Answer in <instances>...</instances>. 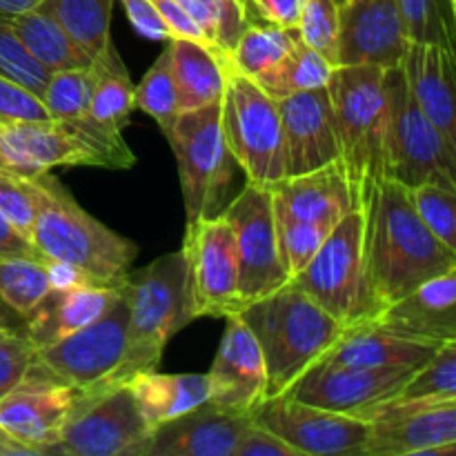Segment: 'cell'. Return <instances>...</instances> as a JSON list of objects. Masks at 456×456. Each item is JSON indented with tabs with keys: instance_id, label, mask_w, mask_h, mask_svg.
<instances>
[{
	"instance_id": "cell-44",
	"label": "cell",
	"mask_w": 456,
	"mask_h": 456,
	"mask_svg": "<svg viewBox=\"0 0 456 456\" xmlns=\"http://www.w3.org/2000/svg\"><path fill=\"white\" fill-rule=\"evenodd\" d=\"M38 205L40 194L34 178L18 176L0 167V214L27 239L38 214Z\"/></svg>"
},
{
	"instance_id": "cell-11",
	"label": "cell",
	"mask_w": 456,
	"mask_h": 456,
	"mask_svg": "<svg viewBox=\"0 0 456 456\" xmlns=\"http://www.w3.org/2000/svg\"><path fill=\"white\" fill-rule=\"evenodd\" d=\"M125 285V283H123ZM127 350V298L118 301L85 328L36 350L29 374L74 387L96 390L114 383Z\"/></svg>"
},
{
	"instance_id": "cell-30",
	"label": "cell",
	"mask_w": 456,
	"mask_h": 456,
	"mask_svg": "<svg viewBox=\"0 0 456 456\" xmlns=\"http://www.w3.org/2000/svg\"><path fill=\"white\" fill-rule=\"evenodd\" d=\"M92 101H89V120L102 132L123 136L129 125L134 105V83L116 49L114 40L105 45L92 58Z\"/></svg>"
},
{
	"instance_id": "cell-1",
	"label": "cell",
	"mask_w": 456,
	"mask_h": 456,
	"mask_svg": "<svg viewBox=\"0 0 456 456\" xmlns=\"http://www.w3.org/2000/svg\"><path fill=\"white\" fill-rule=\"evenodd\" d=\"M359 205L363 209L365 270L377 316L426 281L456 270V252L419 218L408 187L381 178L361 196Z\"/></svg>"
},
{
	"instance_id": "cell-42",
	"label": "cell",
	"mask_w": 456,
	"mask_h": 456,
	"mask_svg": "<svg viewBox=\"0 0 456 456\" xmlns=\"http://www.w3.org/2000/svg\"><path fill=\"white\" fill-rule=\"evenodd\" d=\"M410 200L417 209L419 218L426 223L428 230L456 252V190L439 185V183H423L408 187Z\"/></svg>"
},
{
	"instance_id": "cell-12",
	"label": "cell",
	"mask_w": 456,
	"mask_h": 456,
	"mask_svg": "<svg viewBox=\"0 0 456 456\" xmlns=\"http://www.w3.org/2000/svg\"><path fill=\"white\" fill-rule=\"evenodd\" d=\"M136 159L116 154L101 145L74 125L61 120H34V123L0 125V167L18 176L34 178L53 167L129 169Z\"/></svg>"
},
{
	"instance_id": "cell-31",
	"label": "cell",
	"mask_w": 456,
	"mask_h": 456,
	"mask_svg": "<svg viewBox=\"0 0 456 456\" xmlns=\"http://www.w3.org/2000/svg\"><path fill=\"white\" fill-rule=\"evenodd\" d=\"M4 18L13 34L45 69H74V67H89L92 62V58L67 36V31L40 7Z\"/></svg>"
},
{
	"instance_id": "cell-5",
	"label": "cell",
	"mask_w": 456,
	"mask_h": 456,
	"mask_svg": "<svg viewBox=\"0 0 456 456\" xmlns=\"http://www.w3.org/2000/svg\"><path fill=\"white\" fill-rule=\"evenodd\" d=\"M387 69L372 65H337L328 80L338 160L356 200L386 178Z\"/></svg>"
},
{
	"instance_id": "cell-2",
	"label": "cell",
	"mask_w": 456,
	"mask_h": 456,
	"mask_svg": "<svg viewBox=\"0 0 456 456\" xmlns=\"http://www.w3.org/2000/svg\"><path fill=\"white\" fill-rule=\"evenodd\" d=\"M40 194L29 243L45 261L67 263L94 285L120 288L132 272L138 248L85 212L53 174L34 176Z\"/></svg>"
},
{
	"instance_id": "cell-47",
	"label": "cell",
	"mask_w": 456,
	"mask_h": 456,
	"mask_svg": "<svg viewBox=\"0 0 456 456\" xmlns=\"http://www.w3.org/2000/svg\"><path fill=\"white\" fill-rule=\"evenodd\" d=\"M234 456H298V452L274 432L252 421L240 435Z\"/></svg>"
},
{
	"instance_id": "cell-52",
	"label": "cell",
	"mask_w": 456,
	"mask_h": 456,
	"mask_svg": "<svg viewBox=\"0 0 456 456\" xmlns=\"http://www.w3.org/2000/svg\"><path fill=\"white\" fill-rule=\"evenodd\" d=\"M0 456H36L34 450H29L27 445L18 444L16 439L7 435V432L0 428Z\"/></svg>"
},
{
	"instance_id": "cell-54",
	"label": "cell",
	"mask_w": 456,
	"mask_h": 456,
	"mask_svg": "<svg viewBox=\"0 0 456 456\" xmlns=\"http://www.w3.org/2000/svg\"><path fill=\"white\" fill-rule=\"evenodd\" d=\"M7 332H13V330H7V328H4V325H0V337H4V334H7Z\"/></svg>"
},
{
	"instance_id": "cell-26",
	"label": "cell",
	"mask_w": 456,
	"mask_h": 456,
	"mask_svg": "<svg viewBox=\"0 0 456 456\" xmlns=\"http://www.w3.org/2000/svg\"><path fill=\"white\" fill-rule=\"evenodd\" d=\"M439 347L401 337L372 321H365L343 328L341 337L316 363L361 365V368H421Z\"/></svg>"
},
{
	"instance_id": "cell-8",
	"label": "cell",
	"mask_w": 456,
	"mask_h": 456,
	"mask_svg": "<svg viewBox=\"0 0 456 456\" xmlns=\"http://www.w3.org/2000/svg\"><path fill=\"white\" fill-rule=\"evenodd\" d=\"M176 156L185 221L216 216L239 167L221 129V102L181 111L167 136Z\"/></svg>"
},
{
	"instance_id": "cell-33",
	"label": "cell",
	"mask_w": 456,
	"mask_h": 456,
	"mask_svg": "<svg viewBox=\"0 0 456 456\" xmlns=\"http://www.w3.org/2000/svg\"><path fill=\"white\" fill-rule=\"evenodd\" d=\"M38 7L47 12L89 58L111 40L114 0H43Z\"/></svg>"
},
{
	"instance_id": "cell-10",
	"label": "cell",
	"mask_w": 456,
	"mask_h": 456,
	"mask_svg": "<svg viewBox=\"0 0 456 456\" xmlns=\"http://www.w3.org/2000/svg\"><path fill=\"white\" fill-rule=\"evenodd\" d=\"M151 426L129 383L78 392L61 441L45 456H142Z\"/></svg>"
},
{
	"instance_id": "cell-16",
	"label": "cell",
	"mask_w": 456,
	"mask_h": 456,
	"mask_svg": "<svg viewBox=\"0 0 456 456\" xmlns=\"http://www.w3.org/2000/svg\"><path fill=\"white\" fill-rule=\"evenodd\" d=\"M417 368H361L314 363L285 395L316 408L368 419L403 387Z\"/></svg>"
},
{
	"instance_id": "cell-46",
	"label": "cell",
	"mask_w": 456,
	"mask_h": 456,
	"mask_svg": "<svg viewBox=\"0 0 456 456\" xmlns=\"http://www.w3.org/2000/svg\"><path fill=\"white\" fill-rule=\"evenodd\" d=\"M47 107L43 98L36 96L29 89L20 87L13 80L0 76V125L9 123H34V120H49Z\"/></svg>"
},
{
	"instance_id": "cell-18",
	"label": "cell",
	"mask_w": 456,
	"mask_h": 456,
	"mask_svg": "<svg viewBox=\"0 0 456 456\" xmlns=\"http://www.w3.org/2000/svg\"><path fill=\"white\" fill-rule=\"evenodd\" d=\"M225 332L209 368V403L234 414L254 417L267 399V372L256 337L243 319L225 316Z\"/></svg>"
},
{
	"instance_id": "cell-4",
	"label": "cell",
	"mask_w": 456,
	"mask_h": 456,
	"mask_svg": "<svg viewBox=\"0 0 456 456\" xmlns=\"http://www.w3.org/2000/svg\"><path fill=\"white\" fill-rule=\"evenodd\" d=\"M127 298V350L114 383L159 368L167 343L194 321L183 252L165 254L123 285Z\"/></svg>"
},
{
	"instance_id": "cell-39",
	"label": "cell",
	"mask_w": 456,
	"mask_h": 456,
	"mask_svg": "<svg viewBox=\"0 0 456 456\" xmlns=\"http://www.w3.org/2000/svg\"><path fill=\"white\" fill-rule=\"evenodd\" d=\"M410 43H436L454 49L456 0H396Z\"/></svg>"
},
{
	"instance_id": "cell-25",
	"label": "cell",
	"mask_w": 456,
	"mask_h": 456,
	"mask_svg": "<svg viewBox=\"0 0 456 456\" xmlns=\"http://www.w3.org/2000/svg\"><path fill=\"white\" fill-rule=\"evenodd\" d=\"M401 67L417 105L456 147V52L436 43H410Z\"/></svg>"
},
{
	"instance_id": "cell-50",
	"label": "cell",
	"mask_w": 456,
	"mask_h": 456,
	"mask_svg": "<svg viewBox=\"0 0 456 456\" xmlns=\"http://www.w3.org/2000/svg\"><path fill=\"white\" fill-rule=\"evenodd\" d=\"M7 256H31V258H43L34 249L27 236H22L7 218L0 214V258Z\"/></svg>"
},
{
	"instance_id": "cell-43",
	"label": "cell",
	"mask_w": 456,
	"mask_h": 456,
	"mask_svg": "<svg viewBox=\"0 0 456 456\" xmlns=\"http://www.w3.org/2000/svg\"><path fill=\"white\" fill-rule=\"evenodd\" d=\"M52 71L45 69L29 53V49L20 43L7 18L0 16V76L13 80L20 87L29 89L36 96L43 98L45 87Z\"/></svg>"
},
{
	"instance_id": "cell-34",
	"label": "cell",
	"mask_w": 456,
	"mask_h": 456,
	"mask_svg": "<svg viewBox=\"0 0 456 456\" xmlns=\"http://www.w3.org/2000/svg\"><path fill=\"white\" fill-rule=\"evenodd\" d=\"M52 292L47 261L31 256L0 258V303L22 321L29 319L36 307ZM25 330V328H22Z\"/></svg>"
},
{
	"instance_id": "cell-27",
	"label": "cell",
	"mask_w": 456,
	"mask_h": 456,
	"mask_svg": "<svg viewBox=\"0 0 456 456\" xmlns=\"http://www.w3.org/2000/svg\"><path fill=\"white\" fill-rule=\"evenodd\" d=\"M123 294L120 288L107 285H76L67 289H52L34 314L25 321V334L36 350L85 328L105 314Z\"/></svg>"
},
{
	"instance_id": "cell-28",
	"label": "cell",
	"mask_w": 456,
	"mask_h": 456,
	"mask_svg": "<svg viewBox=\"0 0 456 456\" xmlns=\"http://www.w3.org/2000/svg\"><path fill=\"white\" fill-rule=\"evenodd\" d=\"M134 396L151 430L209 401L208 374H163L145 370L129 379Z\"/></svg>"
},
{
	"instance_id": "cell-13",
	"label": "cell",
	"mask_w": 456,
	"mask_h": 456,
	"mask_svg": "<svg viewBox=\"0 0 456 456\" xmlns=\"http://www.w3.org/2000/svg\"><path fill=\"white\" fill-rule=\"evenodd\" d=\"M221 214L234 236L240 307L283 288L289 276L281 258L270 187L245 183Z\"/></svg>"
},
{
	"instance_id": "cell-19",
	"label": "cell",
	"mask_w": 456,
	"mask_h": 456,
	"mask_svg": "<svg viewBox=\"0 0 456 456\" xmlns=\"http://www.w3.org/2000/svg\"><path fill=\"white\" fill-rule=\"evenodd\" d=\"M76 399L74 387L27 374L20 386L0 399V428L36 456H45L61 441Z\"/></svg>"
},
{
	"instance_id": "cell-6",
	"label": "cell",
	"mask_w": 456,
	"mask_h": 456,
	"mask_svg": "<svg viewBox=\"0 0 456 456\" xmlns=\"http://www.w3.org/2000/svg\"><path fill=\"white\" fill-rule=\"evenodd\" d=\"M289 281L346 328L377 316L365 270L361 205L334 225L314 256Z\"/></svg>"
},
{
	"instance_id": "cell-9",
	"label": "cell",
	"mask_w": 456,
	"mask_h": 456,
	"mask_svg": "<svg viewBox=\"0 0 456 456\" xmlns=\"http://www.w3.org/2000/svg\"><path fill=\"white\" fill-rule=\"evenodd\" d=\"M386 178L403 187L423 183L456 190V147L423 114L410 94L403 67L387 69Z\"/></svg>"
},
{
	"instance_id": "cell-37",
	"label": "cell",
	"mask_w": 456,
	"mask_h": 456,
	"mask_svg": "<svg viewBox=\"0 0 456 456\" xmlns=\"http://www.w3.org/2000/svg\"><path fill=\"white\" fill-rule=\"evenodd\" d=\"M178 4L199 25L205 43L227 62L240 31L248 25V0H178Z\"/></svg>"
},
{
	"instance_id": "cell-3",
	"label": "cell",
	"mask_w": 456,
	"mask_h": 456,
	"mask_svg": "<svg viewBox=\"0 0 456 456\" xmlns=\"http://www.w3.org/2000/svg\"><path fill=\"white\" fill-rule=\"evenodd\" d=\"M239 316L252 330L263 352L267 399L285 395L332 347L346 328L292 281L243 305Z\"/></svg>"
},
{
	"instance_id": "cell-38",
	"label": "cell",
	"mask_w": 456,
	"mask_h": 456,
	"mask_svg": "<svg viewBox=\"0 0 456 456\" xmlns=\"http://www.w3.org/2000/svg\"><path fill=\"white\" fill-rule=\"evenodd\" d=\"M134 105L145 111L147 116H151L165 136L172 134L181 110H178V94L172 76V49H169V45L159 53V58L147 69L141 83L134 87Z\"/></svg>"
},
{
	"instance_id": "cell-45",
	"label": "cell",
	"mask_w": 456,
	"mask_h": 456,
	"mask_svg": "<svg viewBox=\"0 0 456 456\" xmlns=\"http://www.w3.org/2000/svg\"><path fill=\"white\" fill-rule=\"evenodd\" d=\"M36 347L22 332L0 337V399L20 386L34 365Z\"/></svg>"
},
{
	"instance_id": "cell-17",
	"label": "cell",
	"mask_w": 456,
	"mask_h": 456,
	"mask_svg": "<svg viewBox=\"0 0 456 456\" xmlns=\"http://www.w3.org/2000/svg\"><path fill=\"white\" fill-rule=\"evenodd\" d=\"M370 421L365 456H452L456 454V401L439 405H379Z\"/></svg>"
},
{
	"instance_id": "cell-51",
	"label": "cell",
	"mask_w": 456,
	"mask_h": 456,
	"mask_svg": "<svg viewBox=\"0 0 456 456\" xmlns=\"http://www.w3.org/2000/svg\"><path fill=\"white\" fill-rule=\"evenodd\" d=\"M47 272H49V283H52V289H67V288H76V285H94L83 272L67 265V263L47 261Z\"/></svg>"
},
{
	"instance_id": "cell-53",
	"label": "cell",
	"mask_w": 456,
	"mask_h": 456,
	"mask_svg": "<svg viewBox=\"0 0 456 456\" xmlns=\"http://www.w3.org/2000/svg\"><path fill=\"white\" fill-rule=\"evenodd\" d=\"M43 0H0V16H13V13L29 12L38 7Z\"/></svg>"
},
{
	"instance_id": "cell-35",
	"label": "cell",
	"mask_w": 456,
	"mask_h": 456,
	"mask_svg": "<svg viewBox=\"0 0 456 456\" xmlns=\"http://www.w3.org/2000/svg\"><path fill=\"white\" fill-rule=\"evenodd\" d=\"M334 65L325 61L321 53L307 47L301 38H297L294 47L289 49L288 56L279 62L272 71L263 74L254 83L272 96L274 101H281L292 94L305 92V89L325 87L332 76Z\"/></svg>"
},
{
	"instance_id": "cell-29",
	"label": "cell",
	"mask_w": 456,
	"mask_h": 456,
	"mask_svg": "<svg viewBox=\"0 0 456 456\" xmlns=\"http://www.w3.org/2000/svg\"><path fill=\"white\" fill-rule=\"evenodd\" d=\"M169 49L178 110L190 111L221 102L227 62L200 40L169 38Z\"/></svg>"
},
{
	"instance_id": "cell-48",
	"label": "cell",
	"mask_w": 456,
	"mask_h": 456,
	"mask_svg": "<svg viewBox=\"0 0 456 456\" xmlns=\"http://www.w3.org/2000/svg\"><path fill=\"white\" fill-rule=\"evenodd\" d=\"M125 7V13H127L129 22H132L134 29L141 36L150 40H169L172 34H169L167 25L160 18V13L156 12V7L151 4V0H120Z\"/></svg>"
},
{
	"instance_id": "cell-20",
	"label": "cell",
	"mask_w": 456,
	"mask_h": 456,
	"mask_svg": "<svg viewBox=\"0 0 456 456\" xmlns=\"http://www.w3.org/2000/svg\"><path fill=\"white\" fill-rule=\"evenodd\" d=\"M408 34L396 0H350L341 7L338 65L392 69L403 62Z\"/></svg>"
},
{
	"instance_id": "cell-22",
	"label": "cell",
	"mask_w": 456,
	"mask_h": 456,
	"mask_svg": "<svg viewBox=\"0 0 456 456\" xmlns=\"http://www.w3.org/2000/svg\"><path fill=\"white\" fill-rule=\"evenodd\" d=\"M276 223L334 230L359 205L341 160L297 176H285L270 187Z\"/></svg>"
},
{
	"instance_id": "cell-15",
	"label": "cell",
	"mask_w": 456,
	"mask_h": 456,
	"mask_svg": "<svg viewBox=\"0 0 456 456\" xmlns=\"http://www.w3.org/2000/svg\"><path fill=\"white\" fill-rule=\"evenodd\" d=\"M254 421L292 445L298 456H365L370 421L303 403L288 395L265 399Z\"/></svg>"
},
{
	"instance_id": "cell-40",
	"label": "cell",
	"mask_w": 456,
	"mask_h": 456,
	"mask_svg": "<svg viewBox=\"0 0 456 456\" xmlns=\"http://www.w3.org/2000/svg\"><path fill=\"white\" fill-rule=\"evenodd\" d=\"M89 101H92V69L89 67H74V69L49 74L43 102L53 120L78 125L89 116Z\"/></svg>"
},
{
	"instance_id": "cell-55",
	"label": "cell",
	"mask_w": 456,
	"mask_h": 456,
	"mask_svg": "<svg viewBox=\"0 0 456 456\" xmlns=\"http://www.w3.org/2000/svg\"><path fill=\"white\" fill-rule=\"evenodd\" d=\"M343 3H350V0H343Z\"/></svg>"
},
{
	"instance_id": "cell-24",
	"label": "cell",
	"mask_w": 456,
	"mask_h": 456,
	"mask_svg": "<svg viewBox=\"0 0 456 456\" xmlns=\"http://www.w3.org/2000/svg\"><path fill=\"white\" fill-rule=\"evenodd\" d=\"M372 323L432 346L456 341V270L444 272L390 303Z\"/></svg>"
},
{
	"instance_id": "cell-36",
	"label": "cell",
	"mask_w": 456,
	"mask_h": 456,
	"mask_svg": "<svg viewBox=\"0 0 456 456\" xmlns=\"http://www.w3.org/2000/svg\"><path fill=\"white\" fill-rule=\"evenodd\" d=\"M387 401L405 405H439L456 401V341L444 343Z\"/></svg>"
},
{
	"instance_id": "cell-21",
	"label": "cell",
	"mask_w": 456,
	"mask_h": 456,
	"mask_svg": "<svg viewBox=\"0 0 456 456\" xmlns=\"http://www.w3.org/2000/svg\"><path fill=\"white\" fill-rule=\"evenodd\" d=\"M283 125L285 176L314 172L338 160L328 85L276 101Z\"/></svg>"
},
{
	"instance_id": "cell-49",
	"label": "cell",
	"mask_w": 456,
	"mask_h": 456,
	"mask_svg": "<svg viewBox=\"0 0 456 456\" xmlns=\"http://www.w3.org/2000/svg\"><path fill=\"white\" fill-rule=\"evenodd\" d=\"M248 3L256 7L263 20L283 29H297L305 0H248Z\"/></svg>"
},
{
	"instance_id": "cell-23",
	"label": "cell",
	"mask_w": 456,
	"mask_h": 456,
	"mask_svg": "<svg viewBox=\"0 0 456 456\" xmlns=\"http://www.w3.org/2000/svg\"><path fill=\"white\" fill-rule=\"evenodd\" d=\"M249 414H234L208 403L151 430L142 456H234Z\"/></svg>"
},
{
	"instance_id": "cell-14",
	"label": "cell",
	"mask_w": 456,
	"mask_h": 456,
	"mask_svg": "<svg viewBox=\"0 0 456 456\" xmlns=\"http://www.w3.org/2000/svg\"><path fill=\"white\" fill-rule=\"evenodd\" d=\"M183 258L194 319H225L240 310L239 265L232 227L223 214L187 223Z\"/></svg>"
},
{
	"instance_id": "cell-32",
	"label": "cell",
	"mask_w": 456,
	"mask_h": 456,
	"mask_svg": "<svg viewBox=\"0 0 456 456\" xmlns=\"http://www.w3.org/2000/svg\"><path fill=\"white\" fill-rule=\"evenodd\" d=\"M297 29H283L267 20H249L240 31L227 65L239 74L256 80L274 69L297 43Z\"/></svg>"
},
{
	"instance_id": "cell-7",
	"label": "cell",
	"mask_w": 456,
	"mask_h": 456,
	"mask_svg": "<svg viewBox=\"0 0 456 456\" xmlns=\"http://www.w3.org/2000/svg\"><path fill=\"white\" fill-rule=\"evenodd\" d=\"M221 129L227 150L248 183L272 187L285 178L283 125L279 105L252 78L225 67Z\"/></svg>"
},
{
	"instance_id": "cell-41",
	"label": "cell",
	"mask_w": 456,
	"mask_h": 456,
	"mask_svg": "<svg viewBox=\"0 0 456 456\" xmlns=\"http://www.w3.org/2000/svg\"><path fill=\"white\" fill-rule=\"evenodd\" d=\"M343 0H305L297 34L307 47L338 65V34H341Z\"/></svg>"
}]
</instances>
